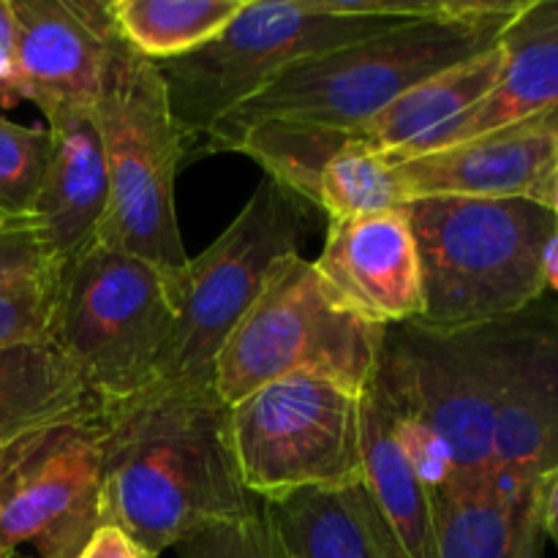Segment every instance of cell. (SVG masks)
Masks as SVG:
<instances>
[{
	"label": "cell",
	"instance_id": "6da1fadb",
	"mask_svg": "<svg viewBox=\"0 0 558 558\" xmlns=\"http://www.w3.org/2000/svg\"><path fill=\"white\" fill-rule=\"evenodd\" d=\"M101 523L147 558L262 507L243 488L216 390L156 385L98 412Z\"/></svg>",
	"mask_w": 558,
	"mask_h": 558
},
{
	"label": "cell",
	"instance_id": "7a4b0ae2",
	"mask_svg": "<svg viewBox=\"0 0 558 558\" xmlns=\"http://www.w3.org/2000/svg\"><path fill=\"white\" fill-rule=\"evenodd\" d=\"M526 0H461L456 11L409 20L347 47L314 54L218 120L202 147L227 150L259 120H300L357 131L436 71L496 47Z\"/></svg>",
	"mask_w": 558,
	"mask_h": 558
},
{
	"label": "cell",
	"instance_id": "3957f363",
	"mask_svg": "<svg viewBox=\"0 0 558 558\" xmlns=\"http://www.w3.org/2000/svg\"><path fill=\"white\" fill-rule=\"evenodd\" d=\"M423 272V316L439 330L515 316L545 298L543 256L556 232L529 199H414L403 205Z\"/></svg>",
	"mask_w": 558,
	"mask_h": 558
},
{
	"label": "cell",
	"instance_id": "277c9868",
	"mask_svg": "<svg viewBox=\"0 0 558 558\" xmlns=\"http://www.w3.org/2000/svg\"><path fill=\"white\" fill-rule=\"evenodd\" d=\"M93 114L109 178V207L98 243L156 267L180 300L191 256L180 238L174 180L189 147L174 123L158 63L120 38Z\"/></svg>",
	"mask_w": 558,
	"mask_h": 558
},
{
	"label": "cell",
	"instance_id": "5b68a950",
	"mask_svg": "<svg viewBox=\"0 0 558 558\" xmlns=\"http://www.w3.org/2000/svg\"><path fill=\"white\" fill-rule=\"evenodd\" d=\"M174 327L172 283L147 262L96 243L58 267L49 341L101 409L161 385Z\"/></svg>",
	"mask_w": 558,
	"mask_h": 558
},
{
	"label": "cell",
	"instance_id": "8992f818",
	"mask_svg": "<svg viewBox=\"0 0 558 558\" xmlns=\"http://www.w3.org/2000/svg\"><path fill=\"white\" fill-rule=\"evenodd\" d=\"M507 319L461 330L414 319L385 327L371 385L398 420L417 425L445 452L452 469L447 490L474 485L494 463Z\"/></svg>",
	"mask_w": 558,
	"mask_h": 558
},
{
	"label": "cell",
	"instance_id": "52a82bcc",
	"mask_svg": "<svg viewBox=\"0 0 558 558\" xmlns=\"http://www.w3.org/2000/svg\"><path fill=\"white\" fill-rule=\"evenodd\" d=\"M385 327L336 303L314 265L289 254L218 352L213 390L227 407L287 376H322L365 392L379 368Z\"/></svg>",
	"mask_w": 558,
	"mask_h": 558
},
{
	"label": "cell",
	"instance_id": "ba28073f",
	"mask_svg": "<svg viewBox=\"0 0 558 558\" xmlns=\"http://www.w3.org/2000/svg\"><path fill=\"white\" fill-rule=\"evenodd\" d=\"M409 20L349 14L341 0H245L243 11L196 52L158 63L185 147L294 63Z\"/></svg>",
	"mask_w": 558,
	"mask_h": 558
},
{
	"label": "cell",
	"instance_id": "9c48e42d",
	"mask_svg": "<svg viewBox=\"0 0 558 558\" xmlns=\"http://www.w3.org/2000/svg\"><path fill=\"white\" fill-rule=\"evenodd\" d=\"M363 396L322 376H287L227 407L243 488L270 501L363 483Z\"/></svg>",
	"mask_w": 558,
	"mask_h": 558
},
{
	"label": "cell",
	"instance_id": "30bf717a",
	"mask_svg": "<svg viewBox=\"0 0 558 558\" xmlns=\"http://www.w3.org/2000/svg\"><path fill=\"white\" fill-rule=\"evenodd\" d=\"M305 202L262 178L234 221L189 259L178 300V327L161 385L213 390L218 352L265 289L272 267L300 254Z\"/></svg>",
	"mask_w": 558,
	"mask_h": 558
},
{
	"label": "cell",
	"instance_id": "8fae6325",
	"mask_svg": "<svg viewBox=\"0 0 558 558\" xmlns=\"http://www.w3.org/2000/svg\"><path fill=\"white\" fill-rule=\"evenodd\" d=\"M98 414L44 425L0 447V539L38 558H76L101 529Z\"/></svg>",
	"mask_w": 558,
	"mask_h": 558
},
{
	"label": "cell",
	"instance_id": "7c38bea8",
	"mask_svg": "<svg viewBox=\"0 0 558 558\" xmlns=\"http://www.w3.org/2000/svg\"><path fill=\"white\" fill-rule=\"evenodd\" d=\"M11 101H33L44 118L93 107L120 36L104 0H11Z\"/></svg>",
	"mask_w": 558,
	"mask_h": 558
},
{
	"label": "cell",
	"instance_id": "4fadbf2b",
	"mask_svg": "<svg viewBox=\"0 0 558 558\" xmlns=\"http://www.w3.org/2000/svg\"><path fill=\"white\" fill-rule=\"evenodd\" d=\"M403 205L414 199H529L548 207L558 163V112L463 145L390 158Z\"/></svg>",
	"mask_w": 558,
	"mask_h": 558
},
{
	"label": "cell",
	"instance_id": "5bb4252c",
	"mask_svg": "<svg viewBox=\"0 0 558 558\" xmlns=\"http://www.w3.org/2000/svg\"><path fill=\"white\" fill-rule=\"evenodd\" d=\"M311 265L336 303L371 325L423 316L417 240L403 207L330 221L325 248Z\"/></svg>",
	"mask_w": 558,
	"mask_h": 558
},
{
	"label": "cell",
	"instance_id": "9a60e30c",
	"mask_svg": "<svg viewBox=\"0 0 558 558\" xmlns=\"http://www.w3.org/2000/svg\"><path fill=\"white\" fill-rule=\"evenodd\" d=\"M505 65L494 90L447 129L396 158L423 156L558 112V0H526L499 38Z\"/></svg>",
	"mask_w": 558,
	"mask_h": 558
},
{
	"label": "cell",
	"instance_id": "2e32d148",
	"mask_svg": "<svg viewBox=\"0 0 558 558\" xmlns=\"http://www.w3.org/2000/svg\"><path fill=\"white\" fill-rule=\"evenodd\" d=\"M545 474L490 463L474 485L436 496V558H545Z\"/></svg>",
	"mask_w": 558,
	"mask_h": 558
},
{
	"label": "cell",
	"instance_id": "e0dca14e",
	"mask_svg": "<svg viewBox=\"0 0 558 558\" xmlns=\"http://www.w3.org/2000/svg\"><path fill=\"white\" fill-rule=\"evenodd\" d=\"M49 153L36 221L54 267L98 243L109 207V178L93 107L63 109L47 120Z\"/></svg>",
	"mask_w": 558,
	"mask_h": 558
},
{
	"label": "cell",
	"instance_id": "ac0fdd59",
	"mask_svg": "<svg viewBox=\"0 0 558 558\" xmlns=\"http://www.w3.org/2000/svg\"><path fill=\"white\" fill-rule=\"evenodd\" d=\"M289 558H407L365 483L262 501Z\"/></svg>",
	"mask_w": 558,
	"mask_h": 558
},
{
	"label": "cell",
	"instance_id": "d6986e66",
	"mask_svg": "<svg viewBox=\"0 0 558 558\" xmlns=\"http://www.w3.org/2000/svg\"><path fill=\"white\" fill-rule=\"evenodd\" d=\"M363 483L407 558H436V507L398 434L396 414L371 385L363 396Z\"/></svg>",
	"mask_w": 558,
	"mask_h": 558
},
{
	"label": "cell",
	"instance_id": "ffe728a7",
	"mask_svg": "<svg viewBox=\"0 0 558 558\" xmlns=\"http://www.w3.org/2000/svg\"><path fill=\"white\" fill-rule=\"evenodd\" d=\"M501 65H505V52L501 44H496L488 52L436 71L428 80L409 87L390 107L381 109L374 120L360 125L352 134L381 156H401L425 136L447 129L469 109L477 107L499 82Z\"/></svg>",
	"mask_w": 558,
	"mask_h": 558
},
{
	"label": "cell",
	"instance_id": "44dd1931",
	"mask_svg": "<svg viewBox=\"0 0 558 558\" xmlns=\"http://www.w3.org/2000/svg\"><path fill=\"white\" fill-rule=\"evenodd\" d=\"M98 412L101 403L52 341L0 352V447L27 430Z\"/></svg>",
	"mask_w": 558,
	"mask_h": 558
},
{
	"label": "cell",
	"instance_id": "7402d4cb",
	"mask_svg": "<svg viewBox=\"0 0 558 558\" xmlns=\"http://www.w3.org/2000/svg\"><path fill=\"white\" fill-rule=\"evenodd\" d=\"M118 36L142 58L167 63L210 44L245 0H107Z\"/></svg>",
	"mask_w": 558,
	"mask_h": 558
},
{
	"label": "cell",
	"instance_id": "603a6c76",
	"mask_svg": "<svg viewBox=\"0 0 558 558\" xmlns=\"http://www.w3.org/2000/svg\"><path fill=\"white\" fill-rule=\"evenodd\" d=\"M352 131L272 118L245 129L227 150L248 156L259 163L265 178L316 210L322 174L327 163L352 142Z\"/></svg>",
	"mask_w": 558,
	"mask_h": 558
},
{
	"label": "cell",
	"instance_id": "cb8c5ba5",
	"mask_svg": "<svg viewBox=\"0 0 558 558\" xmlns=\"http://www.w3.org/2000/svg\"><path fill=\"white\" fill-rule=\"evenodd\" d=\"M396 207H403V194L392 161L352 136L322 174L316 210L325 213L327 221H341Z\"/></svg>",
	"mask_w": 558,
	"mask_h": 558
},
{
	"label": "cell",
	"instance_id": "d4e9b609",
	"mask_svg": "<svg viewBox=\"0 0 558 558\" xmlns=\"http://www.w3.org/2000/svg\"><path fill=\"white\" fill-rule=\"evenodd\" d=\"M49 134L0 114V221H36Z\"/></svg>",
	"mask_w": 558,
	"mask_h": 558
},
{
	"label": "cell",
	"instance_id": "484cf974",
	"mask_svg": "<svg viewBox=\"0 0 558 558\" xmlns=\"http://www.w3.org/2000/svg\"><path fill=\"white\" fill-rule=\"evenodd\" d=\"M58 270L0 287V352L22 343L49 341Z\"/></svg>",
	"mask_w": 558,
	"mask_h": 558
},
{
	"label": "cell",
	"instance_id": "4316f807",
	"mask_svg": "<svg viewBox=\"0 0 558 558\" xmlns=\"http://www.w3.org/2000/svg\"><path fill=\"white\" fill-rule=\"evenodd\" d=\"M180 558H289L265 507L240 521L218 523L174 545Z\"/></svg>",
	"mask_w": 558,
	"mask_h": 558
},
{
	"label": "cell",
	"instance_id": "83f0119b",
	"mask_svg": "<svg viewBox=\"0 0 558 558\" xmlns=\"http://www.w3.org/2000/svg\"><path fill=\"white\" fill-rule=\"evenodd\" d=\"M58 270L38 221H0V287Z\"/></svg>",
	"mask_w": 558,
	"mask_h": 558
},
{
	"label": "cell",
	"instance_id": "f1b7e54d",
	"mask_svg": "<svg viewBox=\"0 0 558 558\" xmlns=\"http://www.w3.org/2000/svg\"><path fill=\"white\" fill-rule=\"evenodd\" d=\"M76 558H147L120 529L101 526Z\"/></svg>",
	"mask_w": 558,
	"mask_h": 558
},
{
	"label": "cell",
	"instance_id": "f546056e",
	"mask_svg": "<svg viewBox=\"0 0 558 558\" xmlns=\"http://www.w3.org/2000/svg\"><path fill=\"white\" fill-rule=\"evenodd\" d=\"M14 80V11L11 0H0V96L9 101Z\"/></svg>",
	"mask_w": 558,
	"mask_h": 558
},
{
	"label": "cell",
	"instance_id": "4dcf8cb0",
	"mask_svg": "<svg viewBox=\"0 0 558 558\" xmlns=\"http://www.w3.org/2000/svg\"><path fill=\"white\" fill-rule=\"evenodd\" d=\"M539 501H543L545 539H550V543L558 545V466L550 469V472L543 477Z\"/></svg>",
	"mask_w": 558,
	"mask_h": 558
},
{
	"label": "cell",
	"instance_id": "1f68e13d",
	"mask_svg": "<svg viewBox=\"0 0 558 558\" xmlns=\"http://www.w3.org/2000/svg\"><path fill=\"white\" fill-rule=\"evenodd\" d=\"M543 272H545V289H554V292H558V227L554 238H550L548 245H545Z\"/></svg>",
	"mask_w": 558,
	"mask_h": 558
},
{
	"label": "cell",
	"instance_id": "d6a6232c",
	"mask_svg": "<svg viewBox=\"0 0 558 558\" xmlns=\"http://www.w3.org/2000/svg\"><path fill=\"white\" fill-rule=\"evenodd\" d=\"M548 210L554 213V218H556V227H558V163H556L554 180H550V191H548Z\"/></svg>",
	"mask_w": 558,
	"mask_h": 558
},
{
	"label": "cell",
	"instance_id": "836d02e7",
	"mask_svg": "<svg viewBox=\"0 0 558 558\" xmlns=\"http://www.w3.org/2000/svg\"><path fill=\"white\" fill-rule=\"evenodd\" d=\"M16 554H14V550H9V548H5V545H3V539H0V558H14Z\"/></svg>",
	"mask_w": 558,
	"mask_h": 558
}]
</instances>
